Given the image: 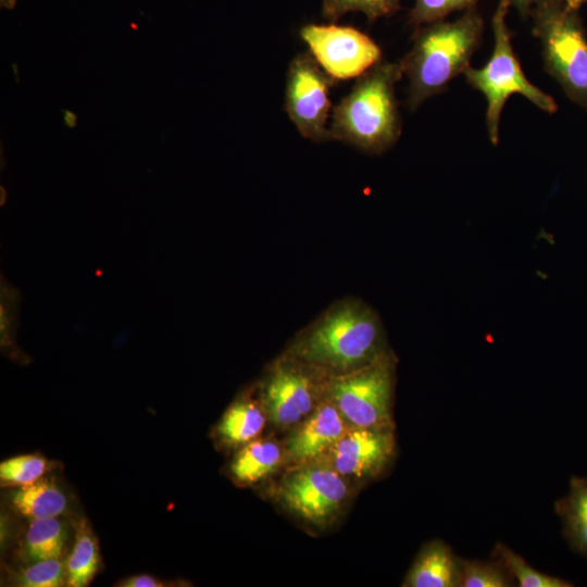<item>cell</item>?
Masks as SVG:
<instances>
[{"label":"cell","mask_w":587,"mask_h":587,"mask_svg":"<svg viewBox=\"0 0 587 587\" xmlns=\"http://www.w3.org/2000/svg\"><path fill=\"white\" fill-rule=\"evenodd\" d=\"M388 352L378 314L365 302L346 298L300 332L286 353L328 378L365 367Z\"/></svg>","instance_id":"6da1fadb"},{"label":"cell","mask_w":587,"mask_h":587,"mask_svg":"<svg viewBox=\"0 0 587 587\" xmlns=\"http://www.w3.org/2000/svg\"><path fill=\"white\" fill-rule=\"evenodd\" d=\"M402 76L400 61H380L359 76L332 110V139L370 154L391 148L402 129L395 88Z\"/></svg>","instance_id":"7a4b0ae2"},{"label":"cell","mask_w":587,"mask_h":587,"mask_svg":"<svg viewBox=\"0 0 587 587\" xmlns=\"http://www.w3.org/2000/svg\"><path fill=\"white\" fill-rule=\"evenodd\" d=\"M483 29V18L475 8L465 10L454 21L441 20L421 26L411 49L400 60L409 80L411 111L444 92L454 77L464 74L482 42Z\"/></svg>","instance_id":"3957f363"},{"label":"cell","mask_w":587,"mask_h":587,"mask_svg":"<svg viewBox=\"0 0 587 587\" xmlns=\"http://www.w3.org/2000/svg\"><path fill=\"white\" fill-rule=\"evenodd\" d=\"M509 0H499L491 24L494 50L488 62L480 68L469 67L466 82L479 91L487 101L486 128L491 143L499 140L501 112L508 98L519 93L547 113H554L558 105L554 99L533 85L524 75L514 53L507 25Z\"/></svg>","instance_id":"277c9868"},{"label":"cell","mask_w":587,"mask_h":587,"mask_svg":"<svg viewBox=\"0 0 587 587\" xmlns=\"http://www.w3.org/2000/svg\"><path fill=\"white\" fill-rule=\"evenodd\" d=\"M530 12L546 71L587 110V39L576 10L563 0H540Z\"/></svg>","instance_id":"5b68a950"},{"label":"cell","mask_w":587,"mask_h":587,"mask_svg":"<svg viewBox=\"0 0 587 587\" xmlns=\"http://www.w3.org/2000/svg\"><path fill=\"white\" fill-rule=\"evenodd\" d=\"M395 359L389 351L376 362L328 377L325 394L354 427H391Z\"/></svg>","instance_id":"8992f818"},{"label":"cell","mask_w":587,"mask_h":587,"mask_svg":"<svg viewBox=\"0 0 587 587\" xmlns=\"http://www.w3.org/2000/svg\"><path fill=\"white\" fill-rule=\"evenodd\" d=\"M335 82L310 52L295 55L289 62L284 107L299 134L313 141H330L327 121L332 109L329 91Z\"/></svg>","instance_id":"52a82bcc"},{"label":"cell","mask_w":587,"mask_h":587,"mask_svg":"<svg viewBox=\"0 0 587 587\" xmlns=\"http://www.w3.org/2000/svg\"><path fill=\"white\" fill-rule=\"evenodd\" d=\"M326 379L287 353L276 361L262 387L263 405L272 422L288 427L307 419L324 397Z\"/></svg>","instance_id":"ba28073f"},{"label":"cell","mask_w":587,"mask_h":587,"mask_svg":"<svg viewBox=\"0 0 587 587\" xmlns=\"http://www.w3.org/2000/svg\"><path fill=\"white\" fill-rule=\"evenodd\" d=\"M300 37L320 66L335 80L358 78L382 61L379 46L351 26L308 24Z\"/></svg>","instance_id":"9c48e42d"},{"label":"cell","mask_w":587,"mask_h":587,"mask_svg":"<svg viewBox=\"0 0 587 587\" xmlns=\"http://www.w3.org/2000/svg\"><path fill=\"white\" fill-rule=\"evenodd\" d=\"M348 496L344 476L332 465L307 464L286 477L280 499L301 519L322 524L341 508Z\"/></svg>","instance_id":"30bf717a"},{"label":"cell","mask_w":587,"mask_h":587,"mask_svg":"<svg viewBox=\"0 0 587 587\" xmlns=\"http://www.w3.org/2000/svg\"><path fill=\"white\" fill-rule=\"evenodd\" d=\"M391 427H351L330 452V465L342 476L363 478L379 473L394 454Z\"/></svg>","instance_id":"8fae6325"},{"label":"cell","mask_w":587,"mask_h":587,"mask_svg":"<svg viewBox=\"0 0 587 587\" xmlns=\"http://www.w3.org/2000/svg\"><path fill=\"white\" fill-rule=\"evenodd\" d=\"M347 429L346 420L325 394L288 438L287 453L299 462L316 459L330 451Z\"/></svg>","instance_id":"7c38bea8"},{"label":"cell","mask_w":587,"mask_h":587,"mask_svg":"<svg viewBox=\"0 0 587 587\" xmlns=\"http://www.w3.org/2000/svg\"><path fill=\"white\" fill-rule=\"evenodd\" d=\"M460 559L450 547L435 540L426 544L417 554L403 586L454 587L459 586Z\"/></svg>","instance_id":"4fadbf2b"},{"label":"cell","mask_w":587,"mask_h":587,"mask_svg":"<svg viewBox=\"0 0 587 587\" xmlns=\"http://www.w3.org/2000/svg\"><path fill=\"white\" fill-rule=\"evenodd\" d=\"M11 503L23 516L39 520L63 514L67 508V498L53 480L42 477L12 491Z\"/></svg>","instance_id":"5bb4252c"},{"label":"cell","mask_w":587,"mask_h":587,"mask_svg":"<svg viewBox=\"0 0 587 587\" xmlns=\"http://www.w3.org/2000/svg\"><path fill=\"white\" fill-rule=\"evenodd\" d=\"M571 548L587 558V477H572L566 496L555 504Z\"/></svg>","instance_id":"9a60e30c"},{"label":"cell","mask_w":587,"mask_h":587,"mask_svg":"<svg viewBox=\"0 0 587 587\" xmlns=\"http://www.w3.org/2000/svg\"><path fill=\"white\" fill-rule=\"evenodd\" d=\"M282 451L272 440H252L235 455L230 471L241 483H254L271 474L279 464Z\"/></svg>","instance_id":"2e32d148"},{"label":"cell","mask_w":587,"mask_h":587,"mask_svg":"<svg viewBox=\"0 0 587 587\" xmlns=\"http://www.w3.org/2000/svg\"><path fill=\"white\" fill-rule=\"evenodd\" d=\"M65 564L66 586L70 587L87 586L99 570L98 540L85 520L77 527L75 542Z\"/></svg>","instance_id":"e0dca14e"},{"label":"cell","mask_w":587,"mask_h":587,"mask_svg":"<svg viewBox=\"0 0 587 587\" xmlns=\"http://www.w3.org/2000/svg\"><path fill=\"white\" fill-rule=\"evenodd\" d=\"M265 414L262 408L251 400H239L228 408L223 415L217 432L229 445L252 441L263 429Z\"/></svg>","instance_id":"ac0fdd59"},{"label":"cell","mask_w":587,"mask_h":587,"mask_svg":"<svg viewBox=\"0 0 587 587\" xmlns=\"http://www.w3.org/2000/svg\"><path fill=\"white\" fill-rule=\"evenodd\" d=\"M67 530L59 517L33 520L25 535V552L29 561L61 558Z\"/></svg>","instance_id":"d6986e66"},{"label":"cell","mask_w":587,"mask_h":587,"mask_svg":"<svg viewBox=\"0 0 587 587\" xmlns=\"http://www.w3.org/2000/svg\"><path fill=\"white\" fill-rule=\"evenodd\" d=\"M494 555L501 562L508 573L521 587H571L573 584L533 569L521 555L503 544H497Z\"/></svg>","instance_id":"ffe728a7"},{"label":"cell","mask_w":587,"mask_h":587,"mask_svg":"<svg viewBox=\"0 0 587 587\" xmlns=\"http://www.w3.org/2000/svg\"><path fill=\"white\" fill-rule=\"evenodd\" d=\"M400 0H323L322 16L335 22L349 12L363 13L369 21L389 16L399 9Z\"/></svg>","instance_id":"44dd1931"},{"label":"cell","mask_w":587,"mask_h":587,"mask_svg":"<svg viewBox=\"0 0 587 587\" xmlns=\"http://www.w3.org/2000/svg\"><path fill=\"white\" fill-rule=\"evenodd\" d=\"M48 461L39 454H23L0 464L2 486L22 487L34 484L48 471Z\"/></svg>","instance_id":"7402d4cb"},{"label":"cell","mask_w":587,"mask_h":587,"mask_svg":"<svg viewBox=\"0 0 587 587\" xmlns=\"http://www.w3.org/2000/svg\"><path fill=\"white\" fill-rule=\"evenodd\" d=\"M508 574L500 561L495 563L460 559L459 586L507 587L511 586Z\"/></svg>","instance_id":"603a6c76"},{"label":"cell","mask_w":587,"mask_h":587,"mask_svg":"<svg viewBox=\"0 0 587 587\" xmlns=\"http://www.w3.org/2000/svg\"><path fill=\"white\" fill-rule=\"evenodd\" d=\"M14 583L23 587H59L66 585V564L61 558L34 561L15 574Z\"/></svg>","instance_id":"cb8c5ba5"},{"label":"cell","mask_w":587,"mask_h":587,"mask_svg":"<svg viewBox=\"0 0 587 587\" xmlns=\"http://www.w3.org/2000/svg\"><path fill=\"white\" fill-rule=\"evenodd\" d=\"M478 0H414L410 23L421 27L441 21L448 14L474 8Z\"/></svg>","instance_id":"d4e9b609"},{"label":"cell","mask_w":587,"mask_h":587,"mask_svg":"<svg viewBox=\"0 0 587 587\" xmlns=\"http://www.w3.org/2000/svg\"><path fill=\"white\" fill-rule=\"evenodd\" d=\"M117 585L123 587H163L171 586V583L164 582L148 574H141L129 576L118 582Z\"/></svg>","instance_id":"484cf974"},{"label":"cell","mask_w":587,"mask_h":587,"mask_svg":"<svg viewBox=\"0 0 587 587\" xmlns=\"http://www.w3.org/2000/svg\"><path fill=\"white\" fill-rule=\"evenodd\" d=\"M540 0H509L510 5L514 7L521 14L529 13L530 7Z\"/></svg>","instance_id":"4316f807"},{"label":"cell","mask_w":587,"mask_h":587,"mask_svg":"<svg viewBox=\"0 0 587 587\" xmlns=\"http://www.w3.org/2000/svg\"><path fill=\"white\" fill-rule=\"evenodd\" d=\"M565 5L572 10H577L582 4L587 2V0H563Z\"/></svg>","instance_id":"83f0119b"}]
</instances>
